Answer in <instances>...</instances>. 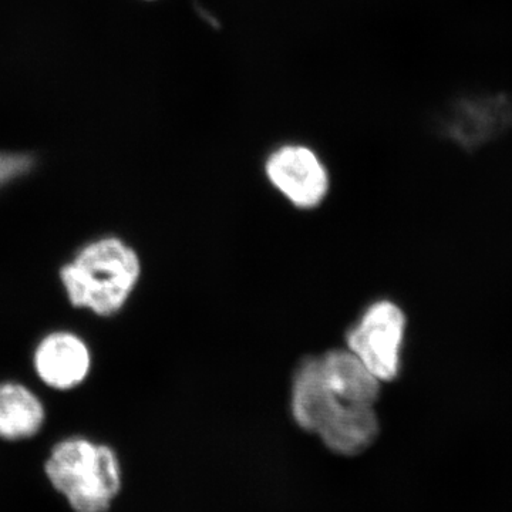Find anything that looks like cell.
<instances>
[{"mask_svg": "<svg viewBox=\"0 0 512 512\" xmlns=\"http://www.w3.org/2000/svg\"><path fill=\"white\" fill-rule=\"evenodd\" d=\"M140 275L137 252L117 237L89 242L60 269L70 303L104 318L124 308Z\"/></svg>", "mask_w": 512, "mask_h": 512, "instance_id": "6da1fadb", "label": "cell"}, {"mask_svg": "<svg viewBox=\"0 0 512 512\" xmlns=\"http://www.w3.org/2000/svg\"><path fill=\"white\" fill-rule=\"evenodd\" d=\"M46 477L74 512H107L121 491L113 448L84 437L59 441L47 458Z\"/></svg>", "mask_w": 512, "mask_h": 512, "instance_id": "7a4b0ae2", "label": "cell"}, {"mask_svg": "<svg viewBox=\"0 0 512 512\" xmlns=\"http://www.w3.org/2000/svg\"><path fill=\"white\" fill-rule=\"evenodd\" d=\"M404 332L402 309L390 301L375 302L349 330L348 349L380 382H392L402 366Z\"/></svg>", "mask_w": 512, "mask_h": 512, "instance_id": "3957f363", "label": "cell"}, {"mask_svg": "<svg viewBox=\"0 0 512 512\" xmlns=\"http://www.w3.org/2000/svg\"><path fill=\"white\" fill-rule=\"evenodd\" d=\"M265 174L276 191L302 210L322 204L330 188L328 168L315 150L303 144L275 148L266 158Z\"/></svg>", "mask_w": 512, "mask_h": 512, "instance_id": "277c9868", "label": "cell"}, {"mask_svg": "<svg viewBox=\"0 0 512 512\" xmlns=\"http://www.w3.org/2000/svg\"><path fill=\"white\" fill-rule=\"evenodd\" d=\"M39 379L56 390L80 386L92 369L89 346L76 333L57 330L40 340L33 357Z\"/></svg>", "mask_w": 512, "mask_h": 512, "instance_id": "5b68a950", "label": "cell"}, {"mask_svg": "<svg viewBox=\"0 0 512 512\" xmlns=\"http://www.w3.org/2000/svg\"><path fill=\"white\" fill-rule=\"evenodd\" d=\"M512 124V104L503 94L458 104L448 134L464 148H477L497 138Z\"/></svg>", "mask_w": 512, "mask_h": 512, "instance_id": "8992f818", "label": "cell"}, {"mask_svg": "<svg viewBox=\"0 0 512 512\" xmlns=\"http://www.w3.org/2000/svg\"><path fill=\"white\" fill-rule=\"evenodd\" d=\"M323 377L340 403L373 406L379 399L380 380L350 350H330L320 357Z\"/></svg>", "mask_w": 512, "mask_h": 512, "instance_id": "52a82bcc", "label": "cell"}, {"mask_svg": "<svg viewBox=\"0 0 512 512\" xmlns=\"http://www.w3.org/2000/svg\"><path fill=\"white\" fill-rule=\"evenodd\" d=\"M338 403L323 377L320 357H306L293 376V419L301 429L319 433Z\"/></svg>", "mask_w": 512, "mask_h": 512, "instance_id": "ba28073f", "label": "cell"}, {"mask_svg": "<svg viewBox=\"0 0 512 512\" xmlns=\"http://www.w3.org/2000/svg\"><path fill=\"white\" fill-rule=\"evenodd\" d=\"M318 434L333 453L357 456L376 440L379 420L373 406L339 402Z\"/></svg>", "mask_w": 512, "mask_h": 512, "instance_id": "9c48e42d", "label": "cell"}, {"mask_svg": "<svg viewBox=\"0 0 512 512\" xmlns=\"http://www.w3.org/2000/svg\"><path fill=\"white\" fill-rule=\"evenodd\" d=\"M45 419V406L29 387L16 382L0 383V439H30L39 433Z\"/></svg>", "mask_w": 512, "mask_h": 512, "instance_id": "30bf717a", "label": "cell"}, {"mask_svg": "<svg viewBox=\"0 0 512 512\" xmlns=\"http://www.w3.org/2000/svg\"><path fill=\"white\" fill-rule=\"evenodd\" d=\"M35 158L28 153L0 150V190L28 175Z\"/></svg>", "mask_w": 512, "mask_h": 512, "instance_id": "8fae6325", "label": "cell"}, {"mask_svg": "<svg viewBox=\"0 0 512 512\" xmlns=\"http://www.w3.org/2000/svg\"><path fill=\"white\" fill-rule=\"evenodd\" d=\"M147 2H153V0H147Z\"/></svg>", "mask_w": 512, "mask_h": 512, "instance_id": "7c38bea8", "label": "cell"}]
</instances>
